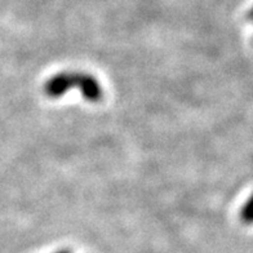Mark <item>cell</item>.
Returning <instances> with one entry per match:
<instances>
[{"label": "cell", "instance_id": "6da1fadb", "mask_svg": "<svg viewBox=\"0 0 253 253\" xmlns=\"http://www.w3.org/2000/svg\"><path fill=\"white\" fill-rule=\"evenodd\" d=\"M79 89L88 102L97 103L103 98V89L94 75L82 71H63L53 75L44 84V93L49 98H60L70 89Z\"/></svg>", "mask_w": 253, "mask_h": 253}, {"label": "cell", "instance_id": "7a4b0ae2", "mask_svg": "<svg viewBox=\"0 0 253 253\" xmlns=\"http://www.w3.org/2000/svg\"><path fill=\"white\" fill-rule=\"evenodd\" d=\"M240 220L246 225H253V194L240 211Z\"/></svg>", "mask_w": 253, "mask_h": 253}, {"label": "cell", "instance_id": "3957f363", "mask_svg": "<svg viewBox=\"0 0 253 253\" xmlns=\"http://www.w3.org/2000/svg\"><path fill=\"white\" fill-rule=\"evenodd\" d=\"M54 253H73V252H71L70 250H67V248H63V250L56 251V252H54Z\"/></svg>", "mask_w": 253, "mask_h": 253}, {"label": "cell", "instance_id": "277c9868", "mask_svg": "<svg viewBox=\"0 0 253 253\" xmlns=\"http://www.w3.org/2000/svg\"><path fill=\"white\" fill-rule=\"evenodd\" d=\"M248 18H250V20L253 22V9L250 10V13H248Z\"/></svg>", "mask_w": 253, "mask_h": 253}]
</instances>
